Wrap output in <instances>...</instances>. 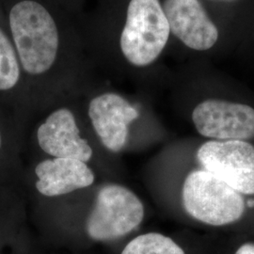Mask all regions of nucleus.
<instances>
[{"instance_id":"obj_4","label":"nucleus","mask_w":254,"mask_h":254,"mask_svg":"<svg viewBox=\"0 0 254 254\" xmlns=\"http://www.w3.org/2000/svg\"><path fill=\"white\" fill-rule=\"evenodd\" d=\"M144 206L127 187L109 184L96 194L86 221V233L95 241H112L134 231L143 220Z\"/></svg>"},{"instance_id":"obj_8","label":"nucleus","mask_w":254,"mask_h":254,"mask_svg":"<svg viewBox=\"0 0 254 254\" xmlns=\"http://www.w3.org/2000/svg\"><path fill=\"white\" fill-rule=\"evenodd\" d=\"M40 148L52 157L73 158L88 163L93 151L82 138L73 111L60 108L52 111L37 130Z\"/></svg>"},{"instance_id":"obj_3","label":"nucleus","mask_w":254,"mask_h":254,"mask_svg":"<svg viewBox=\"0 0 254 254\" xmlns=\"http://www.w3.org/2000/svg\"><path fill=\"white\" fill-rule=\"evenodd\" d=\"M182 200L190 217L212 226L234 223L245 212L242 194L205 170L194 171L187 176Z\"/></svg>"},{"instance_id":"obj_1","label":"nucleus","mask_w":254,"mask_h":254,"mask_svg":"<svg viewBox=\"0 0 254 254\" xmlns=\"http://www.w3.org/2000/svg\"><path fill=\"white\" fill-rule=\"evenodd\" d=\"M8 26L22 71L31 76L49 73L62 47L61 30L53 13L39 0H16L8 10Z\"/></svg>"},{"instance_id":"obj_11","label":"nucleus","mask_w":254,"mask_h":254,"mask_svg":"<svg viewBox=\"0 0 254 254\" xmlns=\"http://www.w3.org/2000/svg\"><path fill=\"white\" fill-rule=\"evenodd\" d=\"M22 73L18 55L9 34L0 26V91L12 90Z\"/></svg>"},{"instance_id":"obj_9","label":"nucleus","mask_w":254,"mask_h":254,"mask_svg":"<svg viewBox=\"0 0 254 254\" xmlns=\"http://www.w3.org/2000/svg\"><path fill=\"white\" fill-rule=\"evenodd\" d=\"M170 30L191 49L208 50L217 43L218 31L198 0H164Z\"/></svg>"},{"instance_id":"obj_14","label":"nucleus","mask_w":254,"mask_h":254,"mask_svg":"<svg viewBox=\"0 0 254 254\" xmlns=\"http://www.w3.org/2000/svg\"><path fill=\"white\" fill-rule=\"evenodd\" d=\"M247 206L250 207V208H254V200L253 199H250L247 201Z\"/></svg>"},{"instance_id":"obj_10","label":"nucleus","mask_w":254,"mask_h":254,"mask_svg":"<svg viewBox=\"0 0 254 254\" xmlns=\"http://www.w3.org/2000/svg\"><path fill=\"white\" fill-rule=\"evenodd\" d=\"M37 190L46 197H59L91 187L95 175L86 162L73 158L53 157L35 168Z\"/></svg>"},{"instance_id":"obj_15","label":"nucleus","mask_w":254,"mask_h":254,"mask_svg":"<svg viewBox=\"0 0 254 254\" xmlns=\"http://www.w3.org/2000/svg\"><path fill=\"white\" fill-rule=\"evenodd\" d=\"M1 145H2V136H1V133H0V149H1Z\"/></svg>"},{"instance_id":"obj_7","label":"nucleus","mask_w":254,"mask_h":254,"mask_svg":"<svg viewBox=\"0 0 254 254\" xmlns=\"http://www.w3.org/2000/svg\"><path fill=\"white\" fill-rule=\"evenodd\" d=\"M88 116L103 146L120 153L127 145L130 125L138 118V110L122 95L106 91L89 103Z\"/></svg>"},{"instance_id":"obj_2","label":"nucleus","mask_w":254,"mask_h":254,"mask_svg":"<svg viewBox=\"0 0 254 254\" xmlns=\"http://www.w3.org/2000/svg\"><path fill=\"white\" fill-rule=\"evenodd\" d=\"M170 34L159 0H130L119 36V48L127 63L145 67L163 52Z\"/></svg>"},{"instance_id":"obj_6","label":"nucleus","mask_w":254,"mask_h":254,"mask_svg":"<svg viewBox=\"0 0 254 254\" xmlns=\"http://www.w3.org/2000/svg\"><path fill=\"white\" fill-rule=\"evenodd\" d=\"M201 136L213 140H247L254 137V109L244 104L209 99L192 112Z\"/></svg>"},{"instance_id":"obj_13","label":"nucleus","mask_w":254,"mask_h":254,"mask_svg":"<svg viewBox=\"0 0 254 254\" xmlns=\"http://www.w3.org/2000/svg\"><path fill=\"white\" fill-rule=\"evenodd\" d=\"M236 254H254V244L246 243L236 251Z\"/></svg>"},{"instance_id":"obj_12","label":"nucleus","mask_w":254,"mask_h":254,"mask_svg":"<svg viewBox=\"0 0 254 254\" xmlns=\"http://www.w3.org/2000/svg\"><path fill=\"white\" fill-rule=\"evenodd\" d=\"M122 254H185V252L172 238L157 233H149L131 240Z\"/></svg>"},{"instance_id":"obj_5","label":"nucleus","mask_w":254,"mask_h":254,"mask_svg":"<svg viewBox=\"0 0 254 254\" xmlns=\"http://www.w3.org/2000/svg\"><path fill=\"white\" fill-rule=\"evenodd\" d=\"M197 158L240 194H254V147L247 140H210L200 146Z\"/></svg>"}]
</instances>
